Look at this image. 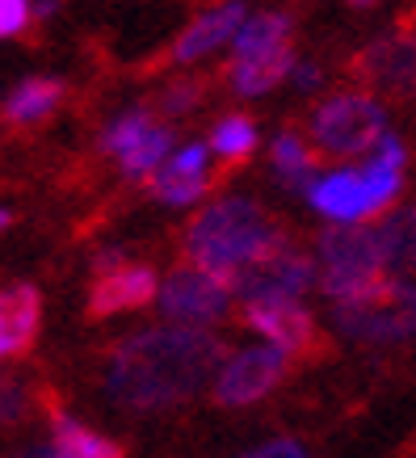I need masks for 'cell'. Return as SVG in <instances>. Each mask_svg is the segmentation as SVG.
Here are the masks:
<instances>
[{
    "label": "cell",
    "mask_w": 416,
    "mask_h": 458,
    "mask_svg": "<svg viewBox=\"0 0 416 458\" xmlns=\"http://www.w3.org/2000/svg\"><path fill=\"white\" fill-rule=\"evenodd\" d=\"M223 358H227V345L219 336L202 333L198 324L148 328L110 349L101 383H106V395L131 412H160L198 395Z\"/></svg>",
    "instance_id": "obj_1"
},
{
    "label": "cell",
    "mask_w": 416,
    "mask_h": 458,
    "mask_svg": "<svg viewBox=\"0 0 416 458\" xmlns=\"http://www.w3.org/2000/svg\"><path fill=\"white\" fill-rule=\"evenodd\" d=\"M286 249V227L265 207L249 198H223L198 210L185 236H181V257L190 265H202L210 274H223L232 282L236 269L261 261L269 252Z\"/></svg>",
    "instance_id": "obj_2"
},
{
    "label": "cell",
    "mask_w": 416,
    "mask_h": 458,
    "mask_svg": "<svg viewBox=\"0 0 416 458\" xmlns=\"http://www.w3.org/2000/svg\"><path fill=\"white\" fill-rule=\"evenodd\" d=\"M333 319L353 341H403L416 333V286L400 278H375L336 299Z\"/></svg>",
    "instance_id": "obj_3"
},
{
    "label": "cell",
    "mask_w": 416,
    "mask_h": 458,
    "mask_svg": "<svg viewBox=\"0 0 416 458\" xmlns=\"http://www.w3.org/2000/svg\"><path fill=\"white\" fill-rule=\"evenodd\" d=\"M383 106L370 93H336L311 114V140L324 160H349L383 140Z\"/></svg>",
    "instance_id": "obj_4"
},
{
    "label": "cell",
    "mask_w": 416,
    "mask_h": 458,
    "mask_svg": "<svg viewBox=\"0 0 416 458\" xmlns=\"http://www.w3.org/2000/svg\"><path fill=\"white\" fill-rule=\"evenodd\" d=\"M319 265H324L319 286L333 299H345L366 282L383 278L387 257H383V244H378V227L341 223V227L319 232Z\"/></svg>",
    "instance_id": "obj_5"
},
{
    "label": "cell",
    "mask_w": 416,
    "mask_h": 458,
    "mask_svg": "<svg viewBox=\"0 0 416 458\" xmlns=\"http://www.w3.org/2000/svg\"><path fill=\"white\" fill-rule=\"evenodd\" d=\"M403 168H387L370 160L361 173H333L311 185V202L319 215H328L336 223H361L391 207V198L400 194Z\"/></svg>",
    "instance_id": "obj_6"
},
{
    "label": "cell",
    "mask_w": 416,
    "mask_h": 458,
    "mask_svg": "<svg viewBox=\"0 0 416 458\" xmlns=\"http://www.w3.org/2000/svg\"><path fill=\"white\" fill-rule=\"evenodd\" d=\"M345 72L358 84L375 89V93L412 98L416 93V13H403L391 34H383L370 47L353 51Z\"/></svg>",
    "instance_id": "obj_7"
},
{
    "label": "cell",
    "mask_w": 416,
    "mask_h": 458,
    "mask_svg": "<svg viewBox=\"0 0 416 458\" xmlns=\"http://www.w3.org/2000/svg\"><path fill=\"white\" fill-rule=\"evenodd\" d=\"M240 324L261 333L265 341H274L282 353H294V358H328L333 345L328 336L319 333V324L307 316L303 307H294V299H265V303H244L240 311Z\"/></svg>",
    "instance_id": "obj_8"
},
{
    "label": "cell",
    "mask_w": 416,
    "mask_h": 458,
    "mask_svg": "<svg viewBox=\"0 0 416 458\" xmlns=\"http://www.w3.org/2000/svg\"><path fill=\"white\" fill-rule=\"evenodd\" d=\"M316 282V261L303 252L277 249L261 261L244 265L232 274V294H240L244 303H265V299H299Z\"/></svg>",
    "instance_id": "obj_9"
},
{
    "label": "cell",
    "mask_w": 416,
    "mask_h": 458,
    "mask_svg": "<svg viewBox=\"0 0 416 458\" xmlns=\"http://www.w3.org/2000/svg\"><path fill=\"white\" fill-rule=\"evenodd\" d=\"M227 299H232V282L223 274H210L202 265H181L177 274L165 282L160 291V311L177 324H210L227 311Z\"/></svg>",
    "instance_id": "obj_10"
},
{
    "label": "cell",
    "mask_w": 416,
    "mask_h": 458,
    "mask_svg": "<svg viewBox=\"0 0 416 458\" xmlns=\"http://www.w3.org/2000/svg\"><path fill=\"white\" fill-rule=\"evenodd\" d=\"M291 361L282 349H249L232 358L215 378V403L219 408H244V403L265 400L269 391L286 378Z\"/></svg>",
    "instance_id": "obj_11"
},
{
    "label": "cell",
    "mask_w": 416,
    "mask_h": 458,
    "mask_svg": "<svg viewBox=\"0 0 416 458\" xmlns=\"http://www.w3.org/2000/svg\"><path fill=\"white\" fill-rule=\"evenodd\" d=\"M156 299V269L152 265L123 261L118 269H106L89 286V319H106L118 311H139Z\"/></svg>",
    "instance_id": "obj_12"
},
{
    "label": "cell",
    "mask_w": 416,
    "mask_h": 458,
    "mask_svg": "<svg viewBox=\"0 0 416 458\" xmlns=\"http://www.w3.org/2000/svg\"><path fill=\"white\" fill-rule=\"evenodd\" d=\"M215 185H210V173H207V148L202 143H190V148H181L173 160H168L160 173H152L148 181V194L156 202H168V207H185V202H194V198L210 194Z\"/></svg>",
    "instance_id": "obj_13"
},
{
    "label": "cell",
    "mask_w": 416,
    "mask_h": 458,
    "mask_svg": "<svg viewBox=\"0 0 416 458\" xmlns=\"http://www.w3.org/2000/svg\"><path fill=\"white\" fill-rule=\"evenodd\" d=\"M42 324V294L34 286L0 291V358L26 353Z\"/></svg>",
    "instance_id": "obj_14"
},
{
    "label": "cell",
    "mask_w": 416,
    "mask_h": 458,
    "mask_svg": "<svg viewBox=\"0 0 416 458\" xmlns=\"http://www.w3.org/2000/svg\"><path fill=\"white\" fill-rule=\"evenodd\" d=\"M240 26H244V4H240V0H227L219 9L202 13L194 26L181 34L177 47H173V59H177V64H190V59L210 55V51L223 47L232 34H240Z\"/></svg>",
    "instance_id": "obj_15"
},
{
    "label": "cell",
    "mask_w": 416,
    "mask_h": 458,
    "mask_svg": "<svg viewBox=\"0 0 416 458\" xmlns=\"http://www.w3.org/2000/svg\"><path fill=\"white\" fill-rule=\"evenodd\" d=\"M227 81L240 98H257V93H269L274 84H282L294 72V55L291 47H274V51H261V55H236L227 64Z\"/></svg>",
    "instance_id": "obj_16"
},
{
    "label": "cell",
    "mask_w": 416,
    "mask_h": 458,
    "mask_svg": "<svg viewBox=\"0 0 416 458\" xmlns=\"http://www.w3.org/2000/svg\"><path fill=\"white\" fill-rule=\"evenodd\" d=\"M210 148H215V156H219V165H215V173H210V185L219 190L223 181H232L240 168L252 160V148H257V123H252L249 114H227V118L215 126Z\"/></svg>",
    "instance_id": "obj_17"
},
{
    "label": "cell",
    "mask_w": 416,
    "mask_h": 458,
    "mask_svg": "<svg viewBox=\"0 0 416 458\" xmlns=\"http://www.w3.org/2000/svg\"><path fill=\"white\" fill-rule=\"evenodd\" d=\"M51 445L59 450V458H126V450L114 437L68 417L64 408H51Z\"/></svg>",
    "instance_id": "obj_18"
},
{
    "label": "cell",
    "mask_w": 416,
    "mask_h": 458,
    "mask_svg": "<svg viewBox=\"0 0 416 458\" xmlns=\"http://www.w3.org/2000/svg\"><path fill=\"white\" fill-rule=\"evenodd\" d=\"M59 101H64V81L30 76V81H21L13 89V98L4 101V123L17 126V131H30V126L47 123L59 110Z\"/></svg>",
    "instance_id": "obj_19"
},
{
    "label": "cell",
    "mask_w": 416,
    "mask_h": 458,
    "mask_svg": "<svg viewBox=\"0 0 416 458\" xmlns=\"http://www.w3.org/2000/svg\"><path fill=\"white\" fill-rule=\"evenodd\" d=\"M277 168V181H286L291 190H307L311 194V185H316V168L324 165V156H319L316 143L299 140L294 131H282L274 140V152H269Z\"/></svg>",
    "instance_id": "obj_20"
},
{
    "label": "cell",
    "mask_w": 416,
    "mask_h": 458,
    "mask_svg": "<svg viewBox=\"0 0 416 458\" xmlns=\"http://www.w3.org/2000/svg\"><path fill=\"white\" fill-rule=\"evenodd\" d=\"M378 244L387 257V269H412L416 265V207H403L383 219Z\"/></svg>",
    "instance_id": "obj_21"
},
{
    "label": "cell",
    "mask_w": 416,
    "mask_h": 458,
    "mask_svg": "<svg viewBox=\"0 0 416 458\" xmlns=\"http://www.w3.org/2000/svg\"><path fill=\"white\" fill-rule=\"evenodd\" d=\"M291 17L286 13H261L244 21L236 34V55H261L274 47H291Z\"/></svg>",
    "instance_id": "obj_22"
},
{
    "label": "cell",
    "mask_w": 416,
    "mask_h": 458,
    "mask_svg": "<svg viewBox=\"0 0 416 458\" xmlns=\"http://www.w3.org/2000/svg\"><path fill=\"white\" fill-rule=\"evenodd\" d=\"M168 148H173V131H168V126H152V131H143L135 148H126V152H123V173H126V177L156 173V168H160V160L168 156Z\"/></svg>",
    "instance_id": "obj_23"
},
{
    "label": "cell",
    "mask_w": 416,
    "mask_h": 458,
    "mask_svg": "<svg viewBox=\"0 0 416 458\" xmlns=\"http://www.w3.org/2000/svg\"><path fill=\"white\" fill-rule=\"evenodd\" d=\"M207 93H210V81H207V76H181V81H173L165 93L156 98V110L168 114V118H177V114L198 110V106L207 101Z\"/></svg>",
    "instance_id": "obj_24"
},
{
    "label": "cell",
    "mask_w": 416,
    "mask_h": 458,
    "mask_svg": "<svg viewBox=\"0 0 416 458\" xmlns=\"http://www.w3.org/2000/svg\"><path fill=\"white\" fill-rule=\"evenodd\" d=\"M152 126H156L152 110H131V114H123V118H118L110 131H106L101 148H106V152H118V156H123L126 148H135L139 135H143V131H152Z\"/></svg>",
    "instance_id": "obj_25"
},
{
    "label": "cell",
    "mask_w": 416,
    "mask_h": 458,
    "mask_svg": "<svg viewBox=\"0 0 416 458\" xmlns=\"http://www.w3.org/2000/svg\"><path fill=\"white\" fill-rule=\"evenodd\" d=\"M30 408V391L17 378H0V425L4 420H21Z\"/></svg>",
    "instance_id": "obj_26"
},
{
    "label": "cell",
    "mask_w": 416,
    "mask_h": 458,
    "mask_svg": "<svg viewBox=\"0 0 416 458\" xmlns=\"http://www.w3.org/2000/svg\"><path fill=\"white\" fill-rule=\"evenodd\" d=\"M30 26V0H0V38H13Z\"/></svg>",
    "instance_id": "obj_27"
},
{
    "label": "cell",
    "mask_w": 416,
    "mask_h": 458,
    "mask_svg": "<svg viewBox=\"0 0 416 458\" xmlns=\"http://www.w3.org/2000/svg\"><path fill=\"white\" fill-rule=\"evenodd\" d=\"M240 458H311V454H307V445L294 442V437H274V442L257 445V450H249V454H240Z\"/></svg>",
    "instance_id": "obj_28"
},
{
    "label": "cell",
    "mask_w": 416,
    "mask_h": 458,
    "mask_svg": "<svg viewBox=\"0 0 416 458\" xmlns=\"http://www.w3.org/2000/svg\"><path fill=\"white\" fill-rule=\"evenodd\" d=\"M319 81H324V72H319L316 64H303V68H294V84H299V89H316Z\"/></svg>",
    "instance_id": "obj_29"
},
{
    "label": "cell",
    "mask_w": 416,
    "mask_h": 458,
    "mask_svg": "<svg viewBox=\"0 0 416 458\" xmlns=\"http://www.w3.org/2000/svg\"><path fill=\"white\" fill-rule=\"evenodd\" d=\"M13 458H59L55 445H26V450H17Z\"/></svg>",
    "instance_id": "obj_30"
},
{
    "label": "cell",
    "mask_w": 416,
    "mask_h": 458,
    "mask_svg": "<svg viewBox=\"0 0 416 458\" xmlns=\"http://www.w3.org/2000/svg\"><path fill=\"white\" fill-rule=\"evenodd\" d=\"M345 4H353V9H370V4H378V0H345Z\"/></svg>",
    "instance_id": "obj_31"
},
{
    "label": "cell",
    "mask_w": 416,
    "mask_h": 458,
    "mask_svg": "<svg viewBox=\"0 0 416 458\" xmlns=\"http://www.w3.org/2000/svg\"><path fill=\"white\" fill-rule=\"evenodd\" d=\"M9 223H13V215H9V210H0V227H9Z\"/></svg>",
    "instance_id": "obj_32"
},
{
    "label": "cell",
    "mask_w": 416,
    "mask_h": 458,
    "mask_svg": "<svg viewBox=\"0 0 416 458\" xmlns=\"http://www.w3.org/2000/svg\"><path fill=\"white\" fill-rule=\"evenodd\" d=\"M412 13H416V9H412Z\"/></svg>",
    "instance_id": "obj_33"
}]
</instances>
